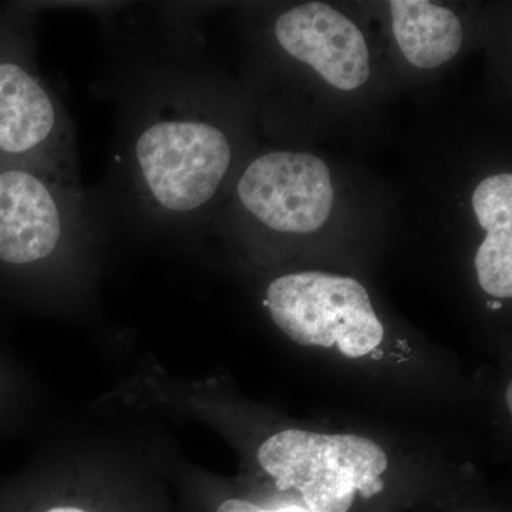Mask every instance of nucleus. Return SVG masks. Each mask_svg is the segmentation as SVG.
<instances>
[{
  "instance_id": "nucleus-9",
  "label": "nucleus",
  "mask_w": 512,
  "mask_h": 512,
  "mask_svg": "<svg viewBox=\"0 0 512 512\" xmlns=\"http://www.w3.org/2000/svg\"><path fill=\"white\" fill-rule=\"evenodd\" d=\"M393 33L404 57L420 69L453 59L463 43V28L451 10L423 0H394Z\"/></svg>"
},
{
  "instance_id": "nucleus-11",
  "label": "nucleus",
  "mask_w": 512,
  "mask_h": 512,
  "mask_svg": "<svg viewBox=\"0 0 512 512\" xmlns=\"http://www.w3.org/2000/svg\"><path fill=\"white\" fill-rule=\"evenodd\" d=\"M47 512H87L80 510V508H74V507H57L52 508V510H49Z\"/></svg>"
},
{
  "instance_id": "nucleus-6",
  "label": "nucleus",
  "mask_w": 512,
  "mask_h": 512,
  "mask_svg": "<svg viewBox=\"0 0 512 512\" xmlns=\"http://www.w3.org/2000/svg\"><path fill=\"white\" fill-rule=\"evenodd\" d=\"M237 198L256 221L278 232L308 234L328 221L333 185L328 165L309 153H269L239 177Z\"/></svg>"
},
{
  "instance_id": "nucleus-4",
  "label": "nucleus",
  "mask_w": 512,
  "mask_h": 512,
  "mask_svg": "<svg viewBox=\"0 0 512 512\" xmlns=\"http://www.w3.org/2000/svg\"><path fill=\"white\" fill-rule=\"evenodd\" d=\"M258 463L279 490H298L311 512H348L356 494L383 490L389 458L375 441L356 434L279 431L259 447Z\"/></svg>"
},
{
  "instance_id": "nucleus-10",
  "label": "nucleus",
  "mask_w": 512,
  "mask_h": 512,
  "mask_svg": "<svg viewBox=\"0 0 512 512\" xmlns=\"http://www.w3.org/2000/svg\"><path fill=\"white\" fill-rule=\"evenodd\" d=\"M217 512H311L301 505H286V507L274 508V510H266L244 500H228L220 505Z\"/></svg>"
},
{
  "instance_id": "nucleus-5",
  "label": "nucleus",
  "mask_w": 512,
  "mask_h": 512,
  "mask_svg": "<svg viewBox=\"0 0 512 512\" xmlns=\"http://www.w3.org/2000/svg\"><path fill=\"white\" fill-rule=\"evenodd\" d=\"M265 305L275 325L298 345L336 348L359 359L383 342L369 293L346 276L315 271L281 276L268 286Z\"/></svg>"
},
{
  "instance_id": "nucleus-7",
  "label": "nucleus",
  "mask_w": 512,
  "mask_h": 512,
  "mask_svg": "<svg viewBox=\"0 0 512 512\" xmlns=\"http://www.w3.org/2000/svg\"><path fill=\"white\" fill-rule=\"evenodd\" d=\"M275 35L289 55L336 89L350 92L369 79L365 37L332 6L313 2L288 10L276 20Z\"/></svg>"
},
{
  "instance_id": "nucleus-1",
  "label": "nucleus",
  "mask_w": 512,
  "mask_h": 512,
  "mask_svg": "<svg viewBox=\"0 0 512 512\" xmlns=\"http://www.w3.org/2000/svg\"><path fill=\"white\" fill-rule=\"evenodd\" d=\"M124 57L111 86L117 121L110 170L96 200L110 224L165 232L217 197L234 146L224 128L191 113L168 46Z\"/></svg>"
},
{
  "instance_id": "nucleus-8",
  "label": "nucleus",
  "mask_w": 512,
  "mask_h": 512,
  "mask_svg": "<svg viewBox=\"0 0 512 512\" xmlns=\"http://www.w3.org/2000/svg\"><path fill=\"white\" fill-rule=\"evenodd\" d=\"M473 208L488 232L476 261L481 288L495 298L512 296V175L485 178L473 194Z\"/></svg>"
},
{
  "instance_id": "nucleus-2",
  "label": "nucleus",
  "mask_w": 512,
  "mask_h": 512,
  "mask_svg": "<svg viewBox=\"0 0 512 512\" xmlns=\"http://www.w3.org/2000/svg\"><path fill=\"white\" fill-rule=\"evenodd\" d=\"M37 9L0 8V163L82 185L73 121L36 63Z\"/></svg>"
},
{
  "instance_id": "nucleus-3",
  "label": "nucleus",
  "mask_w": 512,
  "mask_h": 512,
  "mask_svg": "<svg viewBox=\"0 0 512 512\" xmlns=\"http://www.w3.org/2000/svg\"><path fill=\"white\" fill-rule=\"evenodd\" d=\"M110 224L83 185L25 164L0 163V266L28 271L94 241Z\"/></svg>"
}]
</instances>
